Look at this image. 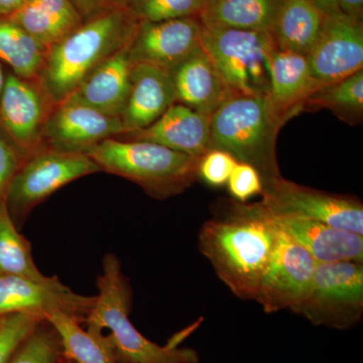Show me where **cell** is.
Listing matches in <instances>:
<instances>
[{
  "label": "cell",
  "mask_w": 363,
  "mask_h": 363,
  "mask_svg": "<svg viewBox=\"0 0 363 363\" xmlns=\"http://www.w3.org/2000/svg\"><path fill=\"white\" fill-rule=\"evenodd\" d=\"M23 161L25 159L0 130V204L6 201L9 185Z\"/></svg>",
  "instance_id": "34"
},
{
  "label": "cell",
  "mask_w": 363,
  "mask_h": 363,
  "mask_svg": "<svg viewBox=\"0 0 363 363\" xmlns=\"http://www.w3.org/2000/svg\"><path fill=\"white\" fill-rule=\"evenodd\" d=\"M278 230L271 259L253 298L267 313L292 310L309 289L318 264L311 253Z\"/></svg>",
  "instance_id": "11"
},
{
  "label": "cell",
  "mask_w": 363,
  "mask_h": 363,
  "mask_svg": "<svg viewBox=\"0 0 363 363\" xmlns=\"http://www.w3.org/2000/svg\"><path fill=\"white\" fill-rule=\"evenodd\" d=\"M313 1L326 16L342 13L339 9L337 0H313Z\"/></svg>",
  "instance_id": "37"
},
{
  "label": "cell",
  "mask_w": 363,
  "mask_h": 363,
  "mask_svg": "<svg viewBox=\"0 0 363 363\" xmlns=\"http://www.w3.org/2000/svg\"><path fill=\"white\" fill-rule=\"evenodd\" d=\"M229 193L240 203H247L253 196L262 195L264 183L255 167L238 162L227 182Z\"/></svg>",
  "instance_id": "33"
},
{
  "label": "cell",
  "mask_w": 363,
  "mask_h": 363,
  "mask_svg": "<svg viewBox=\"0 0 363 363\" xmlns=\"http://www.w3.org/2000/svg\"><path fill=\"white\" fill-rule=\"evenodd\" d=\"M197 16L138 26L128 47L133 64H147L171 72L202 49Z\"/></svg>",
  "instance_id": "14"
},
{
  "label": "cell",
  "mask_w": 363,
  "mask_h": 363,
  "mask_svg": "<svg viewBox=\"0 0 363 363\" xmlns=\"http://www.w3.org/2000/svg\"><path fill=\"white\" fill-rule=\"evenodd\" d=\"M337 4L343 13L362 20L363 0H337Z\"/></svg>",
  "instance_id": "36"
},
{
  "label": "cell",
  "mask_w": 363,
  "mask_h": 363,
  "mask_svg": "<svg viewBox=\"0 0 363 363\" xmlns=\"http://www.w3.org/2000/svg\"><path fill=\"white\" fill-rule=\"evenodd\" d=\"M128 47L97 67L66 100L121 118L130 91L133 65Z\"/></svg>",
  "instance_id": "19"
},
{
  "label": "cell",
  "mask_w": 363,
  "mask_h": 363,
  "mask_svg": "<svg viewBox=\"0 0 363 363\" xmlns=\"http://www.w3.org/2000/svg\"><path fill=\"white\" fill-rule=\"evenodd\" d=\"M177 104L211 116L229 98L230 91L203 48L171 72Z\"/></svg>",
  "instance_id": "20"
},
{
  "label": "cell",
  "mask_w": 363,
  "mask_h": 363,
  "mask_svg": "<svg viewBox=\"0 0 363 363\" xmlns=\"http://www.w3.org/2000/svg\"><path fill=\"white\" fill-rule=\"evenodd\" d=\"M140 23L126 7H111L50 48L38 81L52 102L65 101L97 67L128 47Z\"/></svg>",
  "instance_id": "2"
},
{
  "label": "cell",
  "mask_w": 363,
  "mask_h": 363,
  "mask_svg": "<svg viewBox=\"0 0 363 363\" xmlns=\"http://www.w3.org/2000/svg\"><path fill=\"white\" fill-rule=\"evenodd\" d=\"M6 72L4 71V66L0 62V95H1L2 90H4V84H6Z\"/></svg>",
  "instance_id": "39"
},
{
  "label": "cell",
  "mask_w": 363,
  "mask_h": 363,
  "mask_svg": "<svg viewBox=\"0 0 363 363\" xmlns=\"http://www.w3.org/2000/svg\"><path fill=\"white\" fill-rule=\"evenodd\" d=\"M238 161L224 150L211 149L199 157L197 177L211 187L226 186Z\"/></svg>",
  "instance_id": "32"
},
{
  "label": "cell",
  "mask_w": 363,
  "mask_h": 363,
  "mask_svg": "<svg viewBox=\"0 0 363 363\" xmlns=\"http://www.w3.org/2000/svg\"><path fill=\"white\" fill-rule=\"evenodd\" d=\"M175 104V88L169 71L133 64L130 91L121 117L126 133L147 128Z\"/></svg>",
  "instance_id": "17"
},
{
  "label": "cell",
  "mask_w": 363,
  "mask_h": 363,
  "mask_svg": "<svg viewBox=\"0 0 363 363\" xmlns=\"http://www.w3.org/2000/svg\"><path fill=\"white\" fill-rule=\"evenodd\" d=\"M208 0H130L126 9L140 23L199 16Z\"/></svg>",
  "instance_id": "30"
},
{
  "label": "cell",
  "mask_w": 363,
  "mask_h": 363,
  "mask_svg": "<svg viewBox=\"0 0 363 363\" xmlns=\"http://www.w3.org/2000/svg\"><path fill=\"white\" fill-rule=\"evenodd\" d=\"M210 123L211 116L175 104L147 128L117 138L155 143L188 156L200 157L210 150Z\"/></svg>",
  "instance_id": "16"
},
{
  "label": "cell",
  "mask_w": 363,
  "mask_h": 363,
  "mask_svg": "<svg viewBox=\"0 0 363 363\" xmlns=\"http://www.w3.org/2000/svg\"><path fill=\"white\" fill-rule=\"evenodd\" d=\"M291 311L316 326L352 328L363 315V264L318 262L309 289Z\"/></svg>",
  "instance_id": "7"
},
{
  "label": "cell",
  "mask_w": 363,
  "mask_h": 363,
  "mask_svg": "<svg viewBox=\"0 0 363 363\" xmlns=\"http://www.w3.org/2000/svg\"><path fill=\"white\" fill-rule=\"evenodd\" d=\"M311 107L327 108L344 121L358 123L363 113V69L315 91L306 100L303 111Z\"/></svg>",
  "instance_id": "28"
},
{
  "label": "cell",
  "mask_w": 363,
  "mask_h": 363,
  "mask_svg": "<svg viewBox=\"0 0 363 363\" xmlns=\"http://www.w3.org/2000/svg\"><path fill=\"white\" fill-rule=\"evenodd\" d=\"M284 123L269 97L235 95L212 114L210 150H224L236 161L252 164L264 190L281 178L276 147Z\"/></svg>",
  "instance_id": "4"
},
{
  "label": "cell",
  "mask_w": 363,
  "mask_h": 363,
  "mask_svg": "<svg viewBox=\"0 0 363 363\" xmlns=\"http://www.w3.org/2000/svg\"><path fill=\"white\" fill-rule=\"evenodd\" d=\"M25 1L26 0H0V16H11Z\"/></svg>",
  "instance_id": "38"
},
{
  "label": "cell",
  "mask_w": 363,
  "mask_h": 363,
  "mask_svg": "<svg viewBox=\"0 0 363 363\" xmlns=\"http://www.w3.org/2000/svg\"><path fill=\"white\" fill-rule=\"evenodd\" d=\"M63 359L58 333L44 320L21 344L9 363H62Z\"/></svg>",
  "instance_id": "29"
},
{
  "label": "cell",
  "mask_w": 363,
  "mask_h": 363,
  "mask_svg": "<svg viewBox=\"0 0 363 363\" xmlns=\"http://www.w3.org/2000/svg\"><path fill=\"white\" fill-rule=\"evenodd\" d=\"M9 18L47 52L84 21L69 0H26Z\"/></svg>",
  "instance_id": "22"
},
{
  "label": "cell",
  "mask_w": 363,
  "mask_h": 363,
  "mask_svg": "<svg viewBox=\"0 0 363 363\" xmlns=\"http://www.w3.org/2000/svg\"><path fill=\"white\" fill-rule=\"evenodd\" d=\"M99 293L84 323L92 333L107 329L109 345L117 363H198L199 357L178 342L160 346L136 330L130 320L133 291L124 276L121 262L109 253L104 259V272L97 278Z\"/></svg>",
  "instance_id": "3"
},
{
  "label": "cell",
  "mask_w": 363,
  "mask_h": 363,
  "mask_svg": "<svg viewBox=\"0 0 363 363\" xmlns=\"http://www.w3.org/2000/svg\"><path fill=\"white\" fill-rule=\"evenodd\" d=\"M86 155L100 171L133 182L156 199L182 194L198 179L199 157L155 143L106 138Z\"/></svg>",
  "instance_id": "5"
},
{
  "label": "cell",
  "mask_w": 363,
  "mask_h": 363,
  "mask_svg": "<svg viewBox=\"0 0 363 363\" xmlns=\"http://www.w3.org/2000/svg\"><path fill=\"white\" fill-rule=\"evenodd\" d=\"M69 1L77 9L84 21L96 16L105 9H111L108 0H69Z\"/></svg>",
  "instance_id": "35"
},
{
  "label": "cell",
  "mask_w": 363,
  "mask_h": 363,
  "mask_svg": "<svg viewBox=\"0 0 363 363\" xmlns=\"http://www.w3.org/2000/svg\"><path fill=\"white\" fill-rule=\"evenodd\" d=\"M210 1H212V0H208V2H210ZM208 2H207V4H208Z\"/></svg>",
  "instance_id": "42"
},
{
  "label": "cell",
  "mask_w": 363,
  "mask_h": 363,
  "mask_svg": "<svg viewBox=\"0 0 363 363\" xmlns=\"http://www.w3.org/2000/svg\"><path fill=\"white\" fill-rule=\"evenodd\" d=\"M307 60L318 89L362 70V18L343 13L325 16L321 32Z\"/></svg>",
  "instance_id": "12"
},
{
  "label": "cell",
  "mask_w": 363,
  "mask_h": 363,
  "mask_svg": "<svg viewBox=\"0 0 363 363\" xmlns=\"http://www.w3.org/2000/svg\"><path fill=\"white\" fill-rule=\"evenodd\" d=\"M267 213L279 230L311 253L318 262L363 264L362 235L301 217Z\"/></svg>",
  "instance_id": "18"
},
{
  "label": "cell",
  "mask_w": 363,
  "mask_h": 363,
  "mask_svg": "<svg viewBox=\"0 0 363 363\" xmlns=\"http://www.w3.org/2000/svg\"><path fill=\"white\" fill-rule=\"evenodd\" d=\"M325 16L313 0H281L271 30L277 49L307 56L319 37Z\"/></svg>",
  "instance_id": "23"
},
{
  "label": "cell",
  "mask_w": 363,
  "mask_h": 363,
  "mask_svg": "<svg viewBox=\"0 0 363 363\" xmlns=\"http://www.w3.org/2000/svg\"><path fill=\"white\" fill-rule=\"evenodd\" d=\"M281 0H212L198 16L207 28L271 33Z\"/></svg>",
  "instance_id": "24"
},
{
  "label": "cell",
  "mask_w": 363,
  "mask_h": 363,
  "mask_svg": "<svg viewBox=\"0 0 363 363\" xmlns=\"http://www.w3.org/2000/svg\"><path fill=\"white\" fill-rule=\"evenodd\" d=\"M64 363H75V362H71V360L67 359V358L64 357Z\"/></svg>",
  "instance_id": "41"
},
{
  "label": "cell",
  "mask_w": 363,
  "mask_h": 363,
  "mask_svg": "<svg viewBox=\"0 0 363 363\" xmlns=\"http://www.w3.org/2000/svg\"><path fill=\"white\" fill-rule=\"evenodd\" d=\"M11 215L6 202L0 204V277L48 281L35 266L30 241L21 235Z\"/></svg>",
  "instance_id": "27"
},
{
  "label": "cell",
  "mask_w": 363,
  "mask_h": 363,
  "mask_svg": "<svg viewBox=\"0 0 363 363\" xmlns=\"http://www.w3.org/2000/svg\"><path fill=\"white\" fill-rule=\"evenodd\" d=\"M130 0H108L109 7H125Z\"/></svg>",
  "instance_id": "40"
},
{
  "label": "cell",
  "mask_w": 363,
  "mask_h": 363,
  "mask_svg": "<svg viewBox=\"0 0 363 363\" xmlns=\"http://www.w3.org/2000/svg\"><path fill=\"white\" fill-rule=\"evenodd\" d=\"M201 44L233 96L269 95L271 33L202 26Z\"/></svg>",
  "instance_id": "6"
},
{
  "label": "cell",
  "mask_w": 363,
  "mask_h": 363,
  "mask_svg": "<svg viewBox=\"0 0 363 363\" xmlns=\"http://www.w3.org/2000/svg\"><path fill=\"white\" fill-rule=\"evenodd\" d=\"M126 133L119 117L107 116L86 105L61 102L45 123L43 145L66 152H86L106 138Z\"/></svg>",
  "instance_id": "15"
},
{
  "label": "cell",
  "mask_w": 363,
  "mask_h": 363,
  "mask_svg": "<svg viewBox=\"0 0 363 363\" xmlns=\"http://www.w3.org/2000/svg\"><path fill=\"white\" fill-rule=\"evenodd\" d=\"M44 320L28 313L0 316V363H9L21 344Z\"/></svg>",
  "instance_id": "31"
},
{
  "label": "cell",
  "mask_w": 363,
  "mask_h": 363,
  "mask_svg": "<svg viewBox=\"0 0 363 363\" xmlns=\"http://www.w3.org/2000/svg\"><path fill=\"white\" fill-rule=\"evenodd\" d=\"M100 169L84 152L38 150L26 157L9 185L6 197L7 211L18 229L30 212L59 189Z\"/></svg>",
  "instance_id": "8"
},
{
  "label": "cell",
  "mask_w": 363,
  "mask_h": 363,
  "mask_svg": "<svg viewBox=\"0 0 363 363\" xmlns=\"http://www.w3.org/2000/svg\"><path fill=\"white\" fill-rule=\"evenodd\" d=\"M56 106L39 81L6 72L0 95V130L23 159L44 149L45 123Z\"/></svg>",
  "instance_id": "10"
},
{
  "label": "cell",
  "mask_w": 363,
  "mask_h": 363,
  "mask_svg": "<svg viewBox=\"0 0 363 363\" xmlns=\"http://www.w3.org/2000/svg\"><path fill=\"white\" fill-rule=\"evenodd\" d=\"M61 341L64 357L75 363H117L111 346L104 333H92L80 322L57 313L45 317Z\"/></svg>",
  "instance_id": "25"
},
{
  "label": "cell",
  "mask_w": 363,
  "mask_h": 363,
  "mask_svg": "<svg viewBox=\"0 0 363 363\" xmlns=\"http://www.w3.org/2000/svg\"><path fill=\"white\" fill-rule=\"evenodd\" d=\"M278 233L271 215L259 202L235 203L230 214L205 222L198 247L236 297L253 300Z\"/></svg>",
  "instance_id": "1"
},
{
  "label": "cell",
  "mask_w": 363,
  "mask_h": 363,
  "mask_svg": "<svg viewBox=\"0 0 363 363\" xmlns=\"http://www.w3.org/2000/svg\"><path fill=\"white\" fill-rule=\"evenodd\" d=\"M96 296H82L64 285L57 277L48 281L0 277V316L28 313L45 317L57 313L68 315L84 323Z\"/></svg>",
  "instance_id": "13"
},
{
  "label": "cell",
  "mask_w": 363,
  "mask_h": 363,
  "mask_svg": "<svg viewBox=\"0 0 363 363\" xmlns=\"http://www.w3.org/2000/svg\"><path fill=\"white\" fill-rule=\"evenodd\" d=\"M262 205L272 214L291 215L363 236V205L350 196L298 185L283 177L264 188Z\"/></svg>",
  "instance_id": "9"
},
{
  "label": "cell",
  "mask_w": 363,
  "mask_h": 363,
  "mask_svg": "<svg viewBox=\"0 0 363 363\" xmlns=\"http://www.w3.org/2000/svg\"><path fill=\"white\" fill-rule=\"evenodd\" d=\"M62 363H64V359H63V362H62Z\"/></svg>",
  "instance_id": "43"
},
{
  "label": "cell",
  "mask_w": 363,
  "mask_h": 363,
  "mask_svg": "<svg viewBox=\"0 0 363 363\" xmlns=\"http://www.w3.org/2000/svg\"><path fill=\"white\" fill-rule=\"evenodd\" d=\"M317 89L307 56L295 52L274 50L269 64L267 97L284 123L302 111L306 100Z\"/></svg>",
  "instance_id": "21"
},
{
  "label": "cell",
  "mask_w": 363,
  "mask_h": 363,
  "mask_svg": "<svg viewBox=\"0 0 363 363\" xmlns=\"http://www.w3.org/2000/svg\"><path fill=\"white\" fill-rule=\"evenodd\" d=\"M47 50L33 40L9 16H0V62L14 75L38 80L44 66Z\"/></svg>",
  "instance_id": "26"
}]
</instances>
